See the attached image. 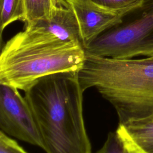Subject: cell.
<instances>
[{
	"instance_id": "cell-13",
	"label": "cell",
	"mask_w": 153,
	"mask_h": 153,
	"mask_svg": "<svg viewBox=\"0 0 153 153\" xmlns=\"http://www.w3.org/2000/svg\"><path fill=\"white\" fill-rule=\"evenodd\" d=\"M0 153H27L14 140L0 131Z\"/></svg>"
},
{
	"instance_id": "cell-3",
	"label": "cell",
	"mask_w": 153,
	"mask_h": 153,
	"mask_svg": "<svg viewBox=\"0 0 153 153\" xmlns=\"http://www.w3.org/2000/svg\"><path fill=\"white\" fill-rule=\"evenodd\" d=\"M79 44L25 29L10 39L0 56V83L25 91L51 74L78 72L85 59Z\"/></svg>"
},
{
	"instance_id": "cell-11",
	"label": "cell",
	"mask_w": 153,
	"mask_h": 153,
	"mask_svg": "<svg viewBox=\"0 0 153 153\" xmlns=\"http://www.w3.org/2000/svg\"><path fill=\"white\" fill-rule=\"evenodd\" d=\"M99 7L125 16L138 7L143 0H91Z\"/></svg>"
},
{
	"instance_id": "cell-12",
	"label": "cell",
	"mask_w": 153,
	"mask_h": 153,
	"mask_svg": "<svg viewBox=\"0 0 153 153\" xmlns=\"http://www.w3.org/2000/svg\"><path fill=\"white\" fill-rule=\"evenodd\" d=\"M96 153H128L117 132H109L101 149Z\"/></svg>"
},
{
	"instance_id": "cell-8",
	"label": "cell",
	"mask_w": 153,
	"mask_h": 153,
	"mask_svg": "<svg viewBox=\"0 0 153 153\" xmlns=\"http://www.w3.org/2000/svg\"><path fill=\"white\" fill-rule=\"evenodd\" d=\"M116 132L128 153H153V115L119 123Z\"/></svg>"
},
{
	"instance_id": "cell-6",
	"label": "cell",
	"mask_w": 153,
	"mask_h": 153,
	"mask_svg": "<svg viewBox=\"0 0 153 153\" xmlns=\"http://www.w3.org/2000/svg\"><path fill=\"white\" fill-rule=\"evenodd\" d=\"M76 16L85 48L104 32L120 23L124 16L103 9L91 0H66Z\"/></svg>"
},
{
	"instance_id": "cell-1",
	"label": "cell",
	"mask_w": 153,
	"mask_h": 153,
	"mask_svg": "<svg viewBox=\"0 0 153 153\" xmlns=\"http://www.w3.org/2000/svg\"><path fill=\"white\" fill-rule=\"evenodd\" d=\"M25 92L47 153H91L78 72L42 76Z\"/></svg>"
},
{
	"instance_id": "cell-4",
	"label": "cell",
	"mask_w": 153,
	"mask_h": 153,
	"mask_svg": "<svg viewBox=\"0 0 153 153\" xmlns=\"http://www.w3.org/2000/svg\"><path fill=\"white\" fill-rule=\"evenodd\" d=\"M84 50L89 54L117 59L153 56V0H143L120 23L104 32Z\"/></svg>"
},
{
	"instance_id": "cell-10",
	"label": "cell",
	"mask_w": 153,
	"mask_h": 153,
	"mask_svg": "<svg viewBox=\"0 0 153 153\" xmlns=\"http://www.w3.org/2000/svg\"><path fill=\"white\" fill-rule=\"evenodd\" d=\"M26 10L23 0H0L1 39L4 29L17 20L25 21Z\"/></svg>"
},
{
	"instance_id": "cell-7",
	"label": "cell",
	"mask_w": 153,
	"mask_h": 153,
	"mask_svg": "<svg viewBox=\"0 0 153 153\" xmlns=\"http://www.w3.org/2000/svg\"><path fill=\"white\" fill-rule=\"evenodd\" d=\"M25 29L53 36L63 41L76 42L83 47L76 16L66 0H57V6L51 17L35 22L26 26Z\"/></svg>"
},
{
	"instance_id": "cell-5",
	"label": "cell",
	"mask_w": 153,
	"mask_h": 153,
	"mask_svg": "<svg viewBox=\"0 0 153 153\" xmlns=\"http://www.w3.org/2000/svg\"><path fill=\"white\" fill-rule=\"evenodd\" d=\"M16 87L0 83V127L7 134L43 148L32 110Z\"/></svg>"
},
{
	"instance_id": "cell-2",
	"label": "cell",
	"mask_w": 153,
	"mask_h": 153,
	"mask_svg": "<svg viewBox=\"0 0 153 153\" xmlns=\"http://www.w3.org/2000/svg\"><path fill=\"white\" fill-rule=\"evenodd\" d=\"M85 54L78 72L83 91L95 87L112 105L119 123L153 115V56L117 59Z\"/></svg>"
},
{
	"instance_id": "cell-9",
	"label": "cell",
	"mask_w": 153,
	"mask_h": 153,
	"mask_svg": "<svg viewBox=\"0 0 153 153\" xmlns=\"http://www.w3.org/2000/svg\"><path fill=\"white\" fill-rule=\"evenodd\" d=\"M25 10V26L42 19L51 17L57 6V0H23Z\"/></svg>"
}]
</instances>
